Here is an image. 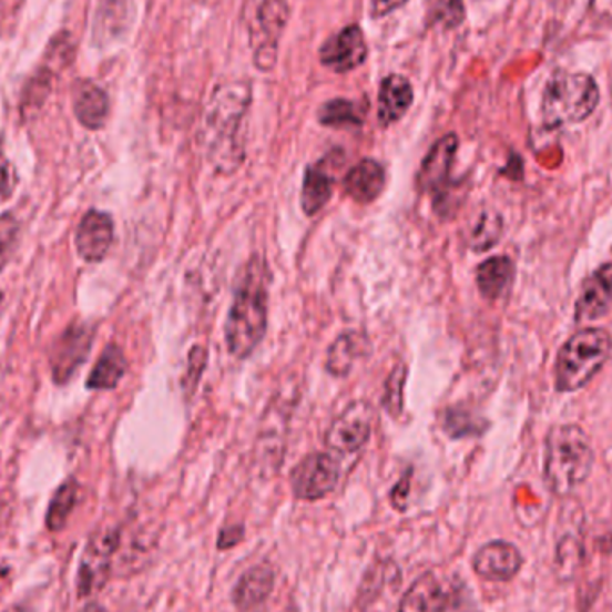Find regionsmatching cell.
Wrapping results in <instances>:
<instances>
[{
    "instance_id": "cell-22",
    "label": "cell",
    "mask_w": 612,
    "mask_h": 612,
    "mask_svg": "<svg viewBox=\"0 0 612 612\" xmlns=\"http://www.w3.org/2000/svg\"><path fill=\"white\" fill-rule=\"evenodd\" d=\"M514 262L509 256H491L478 265L477 287L486 299L497 302L509 293L514 284Z\"/></svg>"
},
{
    "instance_id": "cell-30",
    "label": "cell",
    "mask_w": 612,
    "mask_h": 612,
    "mask_svg": "<svg viewBox=\"0 0 612 612\" xmlns=\"http://www.w3.org/2000/svg\"><path fill=\"white\" fill-rule=\"evenodd\" d=\"M407 366L398 364L390 371L389 378L386 381V392H384V407L390 418H399L404 412V389L407 381Z\"/></svg>"
},
{
    "instance_id": "cell-13",
    "label": "cell",
    "mask_w": 612,
    "mask_h": 612,
    "mask_svg": "<svg viewBox=\"0 0 612 612\" xmlns=\"http://www.w3.org/2000/svg\"><path fill=\"white\" fill-rule=\"evenodd\" d=\"M612 310V261L585 278L575 303V320L590 323L608 316Z\"/></svg>"
},
{
    "instance_id": "cell-10",
    "label": "cell",
    "mask_w": 612,
    "mask_h": 612,
    "mask_svg": "<svg viewBox=\"0 0 612 612\" xmlns=\"http://www.w3.org/2000/svg\"><path fill=\"white\" fill-rule=\"evenodd\" d=\"M367 49L366 34L357 23L346 26L339 33L329 37L319 49V60L326 69L335 74H348L366 63Z\"/></svg>"
},
{
    "instance_id": "cell-4",
    "label": "cell",
    "mask_w": 612,
    "mask_h": 612,
    "mask_svg": "<svg viewBox=\"0 0 612 612\" xmlns=\"http://www.w3.org/2000/svg\"><path fill=\"white\" fill-rule=\"evenodd\" d=\"M599 104L600 90L593 75L557 70L544 86L541 119L548 130L580 124L593 115Z\"/></svg>"
},
{
    "instance_id": "cell-15",
    "label": "cell",
    "mask_w": 612,
    "mask_h": 612,
    "mask_svg": "<svg viewBox=\"0 0 612 612\" xmlns=\"http://www.w3.org/2000/svg\"><path fill=\"white\" fill-rule=\"evenodd\" d=\"M119 538L115 532H104L90 541L86 552L83 553V561L80 568V593L92 594L101 590L110 567H112V557L115 553Z\"/></svg>"
},
{
    "instance_id": "cell-20",
    "label": "cell",
    "mask_w": 612,
    "mask_h": 612,
    "mask_svg": "<svg viewBox=\"0 0 612 612\" xmlns=\"http://www.w3.org/2000/svg\"><path fill=\"white\" fill-rule=\"evenodd\" d=\"M446 602L448 596L441 582L434 571H427L408 588L399 602L398 612H442Z\"/></svg>"
},
{
    "instance_id": "cell-6",
    "label": "cell",
    "mask_w": 612,
    "mask_h": 612,
    "mask_svg": "<svg viewBox=\"0 0 612 612\" xmlns=\"http://www.w3.org/2000/svg\"><path fill=\"white\" fill-rule=\"evenodd\" d=\"M288 19V0H246L244 22L253 52V63L261 72H271L276 67L279 42Z\"/></svg>"
},
{
    "instance_id": "cell-31",
    "label": "cell",
    "mask_w": 612,
    "mask_h": 612,
    "mask_svg": "<svg viewBox=\"0 0 612 612\" xmlns=\"http://www.w3.org/2000/svg\"><path fill=\"white\" fill-rule=\"evenodd\" d=\"M19 221L10 214L0 215V271H4L19 246Z\"/></svg>"
},
{
    "instance_id": "cell-19",
    "label": "cell",
    "mask_w": 612,
    "mask_h": 612,
    "mask_svg": "<svg viewBox=\"0 0 612 612\" xmlns=\"http://www.w3.org/2000/svg\"><path fill=\"white\" fill-rule=\"evenodd\" d=\"M274 590V571L267 564H258L247 570L238 579L233 590V602L238 611L249 612L261 608Z\"/></svg>"
},
{
    "instance_id": "cell-25",
    "label": "cell",
    "mask_w": 612,
    "mask_h": 612,
    "mask_svg": "<svg viewBox=\"0 0 612 612\" xmlns=\"http://www.w3.org/2000/svg\"><path fill=\"white\" fill-rule=\"evenodd\" d=\"M317 119L326 128H337V130L360 128L366 119V110L363 104L349 99H332L319 108Z\"/></svg>"
},
{
    "instance_id": "cell-24",
    "label": "cell",
    "mask_w": 612,
    "mask_h": 612,
    "mask_svg": "<svg viewBox=\"0 0 612 612\" xmlns=\"http://www.w3.org/2000/svg\"><path fill=\"white\" fill-rule=\"evenodd\" d=\"M334 194V180L325 165H310L305 169L302 185V208L306 215L319 214Z\"/></svg>"
},
{
    "instance_id": "cell-14",
    "label": "cell",
    "mask_w": 612,
    "mask_h": 612,
    "mask_svg": "<svg viewBox=\"0 0 612 612\" xmlns=\"http://www.w3.org/2000/svg\"><path fill=\"white\" fill-rule=\"evenodd\" d=\"M113 244V221L106 212L90 210L75 230V249L89 264L104 261Z\"/></svg>"
},
{
    "instance_id": "cell-23",
    "label": "cell",
    "mask_w": 612,
    "mask_h": 612,
    "mask_svg": "<svg viewBox=\"0 0 612 612\" xmlns=\"http://www.w3.org/2000/svg\"><path fill=\"white\" fill-rule=\"evenodd\" d=\"M125 371H128V360L124 351L116 344H108L90 373L86 387L93 390L115 389L124 378Z\"/></svg>"
},
{
    "instance_id": "cell-36",
    "label": "cell",
    "mask_w": 612,
    "mask_h": 612,
    "mask_svg": "<svg viewBox=\"0 0 612 612\" xmlns=\"http://www.w3.org/2000/svg\"><path fill=\"white\" fill-rule=\"evenodd\" d=\"M8 188H10L8 176H6V172L0 171V192H8Z\"/></svg>"
},
{
    "instance_id": "cell-1",
    "label": "cell",
    "mask_w": 612,
    "mask_h": 612,
    "mask_svg": "<svg viewBox=\"0 0 612 612\" xmlns=\"http://www.w3.org/2000/svg\"><path fill=\"white\" fill-rule=\"evenodd\" d=\"M251 84L230 81L217 84L204 106L201 145L206 162L217 174L232 176L246 160V116Z\"/></svg>"
},
{
    "instance_id": "cell-26",
    "label": "cell",
    "mask_w": 612,
    "mask_h": 612,
    "mask_svg": "<svg viewBox=\"0 0 612 612\" xmlns=\"http://www.w3.org/2000/svg\"><path fill=\"white\" fill-rule=\"evenodd\" d=\"M78 483L74 480L63 483L52 498L51 506L47 510V527L51 530H61L69 521L75 501H78Z\"/></svg>"
},
{
    "instance_id": "cell-32",
    "label": "cell",
    "mask_w": 612,
    "mask_h": 612,
    "mask_svg": "<svg viewBox=\"0 0 612 612\" xmlns=\"http://www.w3.org/2000/svg\"><path fill=\"white\" fill-rule=\"evenodd\" d=\"M208 363V349L203 346H194L188 353V366H186L185 378H183V389L186 396H194L195 389L200 386L204 369Z\"/></svg>"
},
{
    "instance_id": "cell-18",
    "label": "cell",
    "mask_w": 612,
    "mask_h": 612,
    "mask_svg": "<svg viewBox=\"0 0 612 612\" xmlns=\"http://www.w3.org/2000/svg\"><path fill=\"white\" fill-rule=\"evenodd\" d=\"M371 353V343L366 335L358 332H346L340 334L326 353V373L335 378H346L363 360Z\"/></svg>"
},
{
    "instance_id": "cell-28",
    "label": "cell",
    "mask_w": 612,
    "mask_h": 612,
    "mask_svg": "<svg viewBox=\"0 0 612 612\" xmlns=\"http://www.w3.org/2000/svg\"><path fill=\"white\" fill-rule=\"evenodd\" d=\"M483 430H486L483 419H478L466 408L453 407L446 410L445 431L453 439L480 436Z\"/></svg>"
},
{
    "instance_id": "cell-3",
    "label": "cell",
    "mask_w": 612,
    "mask_h": 612,
    "mask_svg": "<svg viewBox=\"0 0 612 612\" xmlns=\"http://www.w3.org/2000/svg\"><path fill=\"white\" fill-rule=\"evenodd\" d=\"M594 466L591 439L582 427L561 422L544 441V482L557 497H568L590 478Z\"/></svg>"
},
{
    "instance_id": "cell-37",
    "label": "cell",
    "mask_w": 612,
    "mask_h": 612,
    "mask_svg": "<svg viewBox=\"0 0 612 612\" xmlns=\"http://www.w3.org/2000/svg\"><path fill=\"white\" fill-rule=\"evenodd\" d=\"M6 612H28V611H26V609H22V608H11V609H8V611Z\"/></svg>"
},
{
    "instance_id": "cell-21",
    "label": "cell",
    "mask_w": 612,
    "mask_h": 612,
    "mask_svg": "<svg viewBox=\"0 0 612 612\" xmlns=\"http://www.w3.org/2000/svg\"><path fill=\"white\" fill-rule=\"evenodd\" d=\"M74 113L84 128L101 130L110 115L106 92L92 81H80L74 90Z\"/></svg>"
},
{
    "instance_id": "cell-2",
    "label": "cell",
    "mask_w": 612,
    "mask_h": 612,
    "mask_svg": "<svg viewBox=\"0 0 612 612\" xmlns=\"http://www.w3.org/2000/svg\"><path fill=\"white\" fill-rule=\"evenodd\" d=\"M269 267L262 258L247 262L227 312L224 340L232 357H251L264 340L269 314Z\"/></svg>"
},
{
    "instance_id": "cell-8",
    "label": "cell",
    "mask_w": 612,
    "mask_h": 612,
    "mask_svg": "<svg viewBox=\"0 0 612 612\" xmlns=\"http://www.w3.org/2000/svg\"><path fill=\"white\" fill-rule=\"evenodd\" d=\"M373 418L375 412L369 401H353L329 425L326 446L337 453H357L371 437Z\"/></svg>"
},
{
    "instance_id": "cell-5",
    "label": "cell",
    "mask_w": 612,
    "mask_h": 612,
    "mask_svg": "<svg viewBox=\"0 0 612 612\" xmlns=\"http://www.w3.org/2000/svg\"><path fill=\"white\" fill-rule=\"evenodd\" d=\"M612 351V337L608 329L588 326L571 335L555 358V389L577 392L588 386L605 366Z\"/></svg>"
},
{
    "instance_id": "cell-17",
    "label": "cell",
    "mask_w": 612,
    "mask_h": 612,
    "mask_svg": "<svg viewBox=\"0 0 612 612\" xmlns=\"http://www.w3.org/2000/svg\"><path fill=\"white\" fill-rule=\"evenodd\" d=\"M414 104V89L410 81L401 74H389L381 80L378 89V122L389 128L407 115Z\"/></svg>"
},
{
    "instance_id": "cell-11",
    "label": "cell",
    "mask_w": 612,
    "mask_h": 612,
    "mask_svg": "<svg viewBox=\"0 0 612 612\" xmlns=\"http://www.w3.org/2000/svg\"><path fill=\"white\" fill-rule=\"evenodd\" d=\"M93 334L83 323H74L58 337L51 351L52 378L63 386L80 369L92 348Z\"/></svg>"
},
{
    "instance_id": "cell-16",
    "label": "cell",
    "mask_w": 612,
    "mask_h": 612,
    "mask_svg": "<svg viewBox=\"0 0 612 612\" xmlns=\"http://www.w3.org/2000/svg\"><path fill=\"white\" fill-rule=\"evenodd\" d=\"M387 185L386 167L373 159L358 162L343 180V188L355 203L371 204Z\"/></svg>"
},
{
    "instance_id": "cell-12",
    "label": "cell",
    "mask_w": 612,
    "mask_h": 612,
    "mask_svg": "<svg viewBox=\"0 0 612 612\" xmlns=\"http://www.w3.org/2000/svg\"><path fill=\"white\" fill-rule=\"evenodd\" d=\"M523 555L509 541H491L483 544L473 557V570L489 582H509L520 573Z\"/></svg>"
},
{
    "instance_id": "cell-35",
    "label": "cell",
    "mask_w": 612,
    "mask_h": 612,
    "mask_svg": "<svg viewBox=\"0 0 612 612\" xmlns=\"http://www.w3.org/2000/svg\"><path fill=\"white\" fill-rule=\"evenodd\" d=\"M242 538H244V527L242 524L226 527V529L221 530V533H218L217 547L221 550H227V548L241 543Z\"/></svg>"
},
{
    "instance_id": "cell-9",
    "label": "cell",
    "mask_w": 612,
    "mask_h": 612,
    "mask_svg": "<svg viewBox=\"0 0 612 612\" xmlns=\"http://www.w3.org/2000/svg\"><path fill=\"white\" fill-rule=\"evenodd\" d=\"M339 462L329 453H310L297 462L290 473L294 497L305 501H317L328 497L339 482Z\"/></svg>"
},
{
    "instance_id": "cell-33",
    "label": "cell",
    "mask_w": 612,
    "mask_h": 612,
    "mask_svg": "<svg viewBox=\"0 0 612 612\" xmlns=\"http://www.w3.org/2000/svg\"><path fill=\"white\" fill-rule=\"evenodd\" d=\"M408 0H369L371 19H386L390 13L401 10Z\"/></svg>"
},
{
    "instance_id": "cell-27",
    "label": "cell",
    "mask_w": 612,
    "mask_h": 612,
    "mask_svg": "<svg viewBox=\"0 0 612 612\" xmlns=\"http://www.w3.org/2000/svg\"><path fill=\"white\" fill-rule=\"evenodd\" d=\"M503 233V221L494 210H483L471 232V247L475 251H488L497 246Z\"/></svg>"
},
{
    "instance_id": "cell-7",
    "label": "cell",
    "mask_w": 612,
    "mask_h": 612,
    "mask_svg": "<svg viewBox=\"0 0 612 612\" xmlns=\"http://www.w3.org/2000/svg\"><path fill=\"white\" fill-rule=\"evenodd\" d=\"M459 151V136L448 133L431 145L427 156L422 160L421 169L418 172V188L422 194H430L434 197V208L441 212L450 204L451 169H453L455 156Z\"/></svg>"
},
{
    "instance_id": "cell-34",
    "label": "cell",
    "mask_w": 612,
    "mask_h": 612,
    "mask_svg": "<svg viewBox=\"0 0 612 612\" xmlns=\"http://www.w3.org/2000/svg\"><path fill=\"white\" fill-rule=\"evenodd\" d=\"M410 478H412V471H408L401 477L398 483H396L395 489L390 491V501L392 506L398 510L407 509V498L408 491H410Z\"/></svg>"
},
{
    "instance_id": "cell-29",
    "label": "cell",
    "mask_w": 612,
    "mask_h": 612,
    "mask_svg": "<svg viewBox=\"0 0 612 612\" xmlns=\"http://www.w3.org/2000/svg\"><path fill=\"white\" fill-rule=\"evenodd\" d=\"M465 19V0H436L428 11V23L445 29H457Z\"/></svg>"
}]
</instances>
